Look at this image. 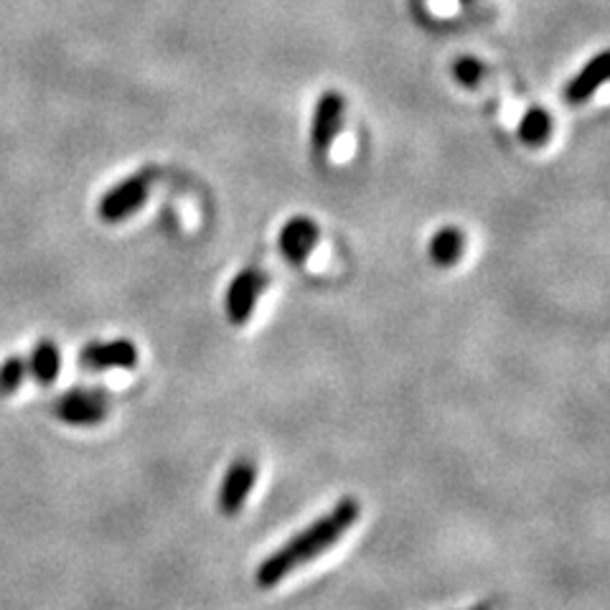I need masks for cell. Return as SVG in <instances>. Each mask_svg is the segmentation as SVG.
I'll use <instances>...</instances> for the list:
<instances>
[{"label": "cell", "mask_w": 610, "mask_h": 610, "mask_svg": "<svg viewBox=\"0 0 610 610\" xmlns=\"http://www.w3.org/2000/svg\"><path fill=\"white\" fill-rule=\"evenodd\" d=\"M255 478H257V466L249 458H240L232 463L222 486H219V499H217L219 511H222L224 517L240 514L244 501H247V496L252 491V486H255Z\"/></svg>", "instance_id": "obj_7"}, {"label": "cell", "mask_w": 610, "mask_h": 610, "mask_svg": "<svg viewBox=\"0 0 610 610\" xmlns=\"http://www.w3.org/2000/svg\"><path fill=\"white\" fill-rule=\"evenodd\" d=\"M341 118H344V97L336 89H325L315 102L313 125H311V145L319 158L329 156L333 137L341 130Z\"/></svg>", "instance_id": "obj_5"}, {"label": "cell", "mask_w": 610, "mask_h": 610, "mask_svg": "<svg viewBox=\"0 0 610 610\" xmlns=\"http://www.w3.org/2000/svg\"><path fill=\"white\" fill-rule=\"evenodd\" d=\"M26 362H29V374L38 381V385H52L62 371L59 346H56L52 339L36 341L34 352H31Z\"/></svg>", "instance_id": "obj_10"}, {"label": "cell", "mask_w": 610, "mask_h": 610, "mask_svg": "<svg viewBox=\"0 0 610 610\" xmlns=\"http://www.w3.org/2000/svg\"><path fill=\"white\" fill-rule=\"evenodd\" d=\"M321 240V230L315 224V219L311 217H292L282 224V230L278 234V247L290 263H306L308 257L313 255L315 244Z\"/></svg>", "instance_id": "obj_8"}, {"label": "cell", "mask_w": 610, "mask_h": 610, "mask_svg": "<svg viewBox=\"0 0 610 610\" xmlns=\"http://www.w3.org/2000/svg\"><path fill=\"white\" fill-rule=\"evenodd\" d=\"M29 374V362L23 356H8V359L0 364V395H13L19 392L23 379Z\"/></svg>", "instance_id": "obj_13"}, {"label": "cell", "mask_w": 610, "mask_h": 610, "mask_svg": "<svg viewBox=\"0 0 610 610\" xmlns=\"http://www.w3.org/2000/svg\"><path fill=\"white\" fill-rule=\"evenodd\" d=\"M463 247H466L463 232L455 230V226H443L430 240V257L437 267H451L461 259Z\"/></svg>", "instance_id": "obj_11"}, {"label": "cell", "mask_w": 610, "mask_h": 610, "mask_svg": "<svg viewBox=\"0 0 610 610\" xmlns=\"http://www.w3.org/2000/svg\"><path fill=\"white\" fill-rule=\"evenodd\" d=\"M453 75L461 81V85L476 87L478 79H481V75H484V67H481V62L474 59V56H461V59L455 62Z\"/></svg>", "instance_id": "obj_14"}, {"label": "cell", "mask_w": 610, "mask_h": 610, "mask_svg": "<svg viewBox=\"0 0 610 610\" xmlns=\"http://www.w3.org/2000/svg\"><path fill=\"white\" fill-rule=\"evenodd\" d=\"M474 610H491L488 606H478V608H474Z\"/></svg>", "instance_id": "obj_15"}, {"label": "cell", "mask_w": 610, "mask_h": 610, "mask_svg": "<svg viewBox=\"0 0 610 610\" xmlns=\"http://www.w3.org/2000/svg\"><path fill=\"white\" fill-rule=\"evenodd\" d=\"M362 514V507L356 499H341L336 507L331 509V514L315 519L311 526H306L303 532L292 536L290 542H285L278 552H273L270 557L263 559L257 567V585L259 588H273L280 580H285L292 569L311 563V559L321 557L323 552H329L348 529L356 524V519Z\"/></svg>", "instance_id": "obj_1"}, {"label": "cell", "mask_w": 610, "mask_h": 610, "mask_svg": "<svg viewBox=\"0 0 610 610\" xmlns=\"http://www.w3.org/2000/svg\"><path fill=\"white\" fill-rule=\"evenodd\" d=\"M463 3H470V0H463Z\"/></svg>", "instance_id": "obj_16"}, {"label": "cell", "mask_w": 610, "mask_h": 610, "mask_svg": "<svg viewBox=\"0 0 610 610\" xmlns=\"http://www.w3.org/2000/svg\"><path fill=\"white\" fill-rule=\"evenodd\" d=\"M265 288V278L263 273L255 270V267H247L240 275H234V280L226 288V298H224V311L226 319H230L234 325H244L252 313H255L257 298L259 292Z\"/></svg>", "instance_id": "obj_4"}, {"label": "cell", "mask_w": 610, "mask_h": 610, "mask_svg": "<svg viewBox=\"0 0 610 610\" xmlns=\"http://www.w3.org/2000/svg\"><path fill=\"white\" fill-rule=\"evenodd\" d=\"M79 364L89 371H108V369H133L137 364V348L130 339L112 341H92L81 348Z\"/></svg>", "instance_id": "obj_6"}, {"label": "cell", "mask_w": 610, "mask_h": 610, "mask_svg": "<svg viewBox=\"0 0 610 610\" xmlns=\"http://www.w3.org/2000/svg\"><path fill=\"white\" fill-rule=\"evenodd\" d=\"M54 412L67 425L89 428L108 418V397L92 389H71L56 400Z\"/></svg>", "instance_id": "obj_3"}, {"label": "cell", "mask_w": 610, "mask_h": 610, "mask_svg": "<svg viewBox=\"0 0 610 610\" xmlns=\"http://www.w3.org/2000/svg\"><path fill=\"white\" fill-rule=\"evenodd\" d=\"M519 141L532 148H542L552 135V115L544 108H529L519 120Z\"/></svg>", "instance_id": "obj_12"}, {"label": "cell", "mask_w": 610, "mask_h": 610, "mask_svg": "<svg viewBox=\"0 0 610 610\" xmlns=\"http://www.w3.org/2000/svg\"><path fill=\"white\" fill-rule=\"evenodd\" d=\"M610 56L608 52H600L598 56L585 64V67L577 71V75L565 85V102L567 104H583L588 97H592L603 87V81L608 79V69H610Z\"/></svg>", "instance_id": "obj_9"}, {"label": "cell", "mask_w": 610, "mask_h": 610, "mask_svg": "<svg viewBox=\"0 0 610 610\" xmlns=\"http://www.w3.org/2000/svg\"><path fill=\"white\" fill-rule=\"evenodd\" d=\"M151 184H153L151 170H141V174L122 178V181L112 186L108 193H102L100 203H97V214H100V219H104L108 224H115V222H122V219L133 217L135 211L148 201Z\"/></svg>", "instance_id": "obj_2"}]
</instances>
